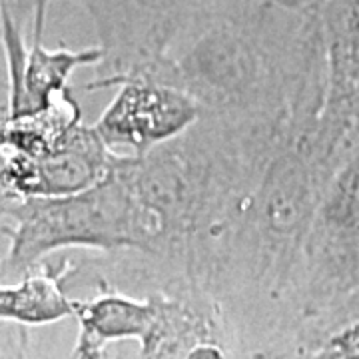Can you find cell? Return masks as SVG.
<instances>
[{
	"mask_svg": "<svg viewBox=\"0 0 359 359\" xmlns=\"http://www.w3.org/2000/svg\"><path fill=\"white\" fill-rule=\"evenodd\" d=\"M4 214L14 222L8 230V266L14 269L62 248L160 252V228L134 192L122 154L116 156L108 176L86 190L13 198Z\"/></svg>",
	"mask_w": 359,
	"mask_h": 359,
	"instance_id": "cell-1",
	"label": "cell"
},
{
	"mask_svg": "<svg viewBox=\"0 0 359 359\" xmlns=\"http://www.w3.org/2000/svg\"><path fill=\"white\" fill-rule=\"evenodd\" d=\"M94 25L102 60L86 88L148 78L208 0H76Z\"/></svg>",
	"mask_w": 359,
	"mask_h": 359,
	"instance_id": "cell-2",
	"label": "cell"
},
{
	"mask_svg": "<svg viewBox=\"0 0 359 359\" xmlns=\"http://www.w3.org/2000/svg\"><path fill=\"white\" fill-rule=\"evenodd\" d=\"M313 297L332 302L359 283V146L321 194L304 252Z\"/></svg>",
	"mask_w": 359,
	"mask_h": 359,
	"instance_id": "cell-3",
	"label": "cell"
},
{
	"mask_svg": "<svg viewBox=\"0 0 359 359\" xmlns=\"http://www.w3.org/2000/svg\"><path fill=\"white\" fill-rule=\"evenodd\" d=\"M202 108L186 92L150 78H134L118 86L114 100L92 124L116 154H144L182 136L200 118Z\"/></svg>",
	"mask_w": 359,
	"mask_h": 359,
	"instance_id": "cell-4",
	"label": "cell"
},
{
	"mask_svg": "<svg viewBox=\"0 0 359 359\" xmlns=\"http://www.w3.org/2000/svg\"><path fill=\"white\" fill-rule=\"evenodd\" d=\"M116 156L94 126L80 122L44 154L28 158L6 152L0 184L18 198L76 194L106 178Z\"/></svg>",
	"mask_w": 359,
	"mask_h": 359,
	"instance_id": "cell-5",
	"label": "cell"
},
{
	"mask_svg": "<svg viewBox=\"0 0 359 359\" xmlns=\"http://www.w3.org/2000/svg\"><path fill=\"white\" fill-rule=\"evenodd\" d=\"M46 4L36 8V28L30 50H26L25 70L18 88L11 92V118L36 112L48 106L52 98L68 88V80L78 68L100 65L102 50L100 46H90L82 50L58 48L50 50L42 44V25H44Z\"/></svg>",
	"mask_w": 359,
	"mask_h": 359,
	"instance_id": "cell-6",
	"label": "cell"
},
{
	"mask_svg": "<svg viewBox=\"0 0 359 359\" xmlns=\"http://www.w3.org/2000/svg\"><path fill=\"white\" fill-rule=\"evenodd\" d=\"M327 58L330 108L359 110V0H316Z\"/></svg>",
	"mask_w": 359,
	"mask_h": 359,
	"instance_id": "cell-7",
	"label": "cell"
},
{
	"mask_svg": "<svg viewBox=\"0 0 359 359\" xmlns=\"http://www.w3.org/2000/svg\"><path fill=\"white\" fill-rule=\"evenodd\" d=\"M76 308L82 318L80 351L84 353V358H92L110 337L152 335L158 321V311L154 306H144L112 295Z\"/></svg>",
	"mask_w": 359,
	"mask_h": 359,
	"instance_id": "cell-8",
	"label": "cell"
},
{
	"mask_svg": "<svg viewBox=\"0 0 359 359\" xmlns=\"http://www.w3.org/2000/svg\"><path fill=\"white\" fill-rule=\"evenodd\" d=\"M74 311L52 276H32L16 287H0V318L42 323Z\"/></svg>",
	"mask_w": 359,
	"mask_h": 359,
	"instance_id": "cell-9",
	"label": "cell"
},
{
	"mask_svg": "<svg viewBox=\"0 0 359 359\" xmlns=\"http://www.w3.org/2000/svg\"><path fill=\"white\" fill-rule=\"evenodd\" d=\"M6 164V138H4V124H0V172Z\"/></svg>",
	"mask_w": 359,
	"mask_h": 359,
	"instance_id": "cell-10",
	"label": "cell"
},
{
	"mask_svg": "<svg viewBox=\"0 0 359 359\" xmlns=\"http://www.w3.org/2000/svg\"><path fill=\"white\" fill-rule=\"evenodd\" d=\"M355 104L359 106V84H358V92H355Z\"/></svg>",
	"mask_w": 359,
	"mask_h": 359,
	"instance_id": "cell-11",
	"label": "cell"
}]
</instances>
